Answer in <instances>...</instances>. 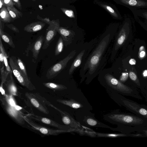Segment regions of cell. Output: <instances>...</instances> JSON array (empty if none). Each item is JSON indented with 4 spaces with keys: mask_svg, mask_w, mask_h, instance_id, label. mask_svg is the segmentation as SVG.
<instances>
[{
    "mask_svg": "<svg viewBox=\"0 0 147 147\" xmlns=\"http://www.w3.org/2000/svg\"><path fill=\"white\" fill-rule=\"evenodd\" d=\"M114 36L110 33L102 34L91 53L85 57L80 71L81 80L86 78L89 82L102 71L106 61L103 56Z\"/></svg>",
    "mask_w": 147,
    "mask_h": 147,
    "instance_id": "1",
    "label": "cell"
},
{
    "mask_svg": "<svg viewBox=\"0 0 147 147\" xmlns=\"http://www.w3.org/2000/svg\"><path fill=\"white\" fill-rule=\"evenodd\" d=\"M132 20L130 16L125 18L124 22L116 37L111 51L110 61L114 59L119 49L124 45L132 33Z\"/></svg>",
    "mask_w": 147,
    "mask_h": 147,
    "instance_id": "2",
    "label": "cell"
},
{
    "mask_svg": "<svg viewBox=\"0 0 147 147\" xmlns=\"http://www.w3.org/2000/svg\"><path fill=\"white\" fill-rule=\"evenodd\" d=\"M98 80L102 84L125 94H131L133 90L115 78L108 70L104 69L99 74Z\"/></svg>",
    "mask_w": 147,
    "mask_h": 147,
    "instance_id": "3",
    "label": "cell"
},
{
    "mask_svg": "<svg viewBox=\"0 0 147 147\" xmlns=\"http://www.w3.org/2000/svg\"><path fill=\"white\" fill-rule=\"evenodd\" d=\"M0 100L4 108L9 116L19 124H24L25 121L24 116L17 108L11 96L4 94L3 96L1 97Z\"/></svg>",
    "mask_w": 147,
    "mask_h": 147,
    "instance_id": "4",
    "label": "cell"
},
{
    "mask_svg": "<svg viewBox=\"0 0 147 147\" xmlns=\"http://www.w3.org/2000/svg\"><path fill=\"white\" fill-rule=\"evenodd\" d=\"M37 18L40 20L45 22L49 25L44 37V40L42 49H47L53 41L58 32V29L60 27L59 19L51 20L48 18H42L38 15Z\"/></svg>",
    "mask_w": 147,
    "mask_h": 147,
    "instance_id": "5",
    "label": "cell"
},
{
    "mask_svg": "<svg viewBox=\"0 0 147 147\" xmlns=\"http://www.w3.org/2000/svg\"><path fill=\"white\" fill-rule=\"evenodd\" d=\"M16 57L11 56L9 58V64L12 73L19 83L30 91L36 89L35 86L29 78H27L19 68L16 59Z\"/></svg>",
    "mask_w": 147,
    "mask_h": 147,
    "instance_id": "6",
    "label": "cell"
},
{
    "mask_svg": "<svg viewBox=\"0 0 147 147\" xmlns=\"http://www.w3.org/2000/svg\"><path fill=\"white\" fill-rule=\"evenodd\" d=\"M76 53V50L73 51L63 59L50 67L47 72L46 77L48 79H51L56 76L66 67Z\"/></svg>",
    "mask_w": 147,
    "mask_h": 147,
    "instance_id": "7",
    "label": "cell"
},
{
    "mask_svg": "<svg viewBox=\"0 0 147 147\" xmlns=\"http://www.w3.org/2000/svg\"><path fill=\"white\" fill-rule=\"evenodd\" d=\"M25 95L31 104L36 109L45 114L49 113L45 102L46 98L38 93L27 92L25 93Z\"/></svg>",
    "mask_w": 147,
    "mask_h": 147,
    "instance_id": "8",
    "label": "cell"
},
{
    "mask_svg": "<svg viewBox=\"0 0 147 147\" xmlns=\"http://www.w3.org/2000/svg\"><path fill=\"white\" fill-rule=\"evenodd\" d=\"M112 121L128 124H139L142 123L143 120L133 116L123 114H113L108 116Z\"/></svg>",
    "mask_w": 147,
    "mask_h": 147,
    "instance_id": "9",
    "label": "cell"
},
{
    "mask_svg": "<svg viewBox=\"0 0 147 147\" xmlns=\"http://www.w3.org/2000/svg\"><path fill=\"white\" fill-rule=\"evenodd\" d=\"M24 118L32 127L39 131L41 134L47 135H57L66 130L60 129H54L38 125L33 122L30 119L24 116Z\"/></svg>",
    "mask_w": 147,
    "mask_h": 147,
    "instance_id": "10",
    "label": "cell"
},
{
    "mask_svg": "<svg viewBox=\"0 0 147 147\" xmlns=\"http://www.w3.org/2000/svg\"><path fill=\"white\" fill-rule=\"evenodd\" d=\"M130 10L147 9V0H118Z\"/></svg>",
    "mask_w": 147,
    "mask_h": 147,
    "instance_id": "11",
    "label": "cell"
},
{
    "mask_svg": "<svg viewBox=\"0 0 147 147\" xmlns=\"http://www.w3.org/2000/svg\"><path fill=\"white\" fill-rule=\"evenodd\" d=\"M130 10L135 20L147 30V9Z\"/></svg>",
    "mask_w": 147,
    "mask_h": 147,
    "instance_id": "12",
    "label": "cell"
},
{
    "mask_svg": "<svg viewBox=\"0 0 147 147\" xmlns=\"http://www.w3.org/2000/svg\"><path fill=\"white\" fill-rule=\"evenodd\" d=\"M44 40V37L42 35H40L31 44L30 50L32 53V61L34 63L37 61L40 51L42 47Z\"/></svg>",
    "mask_w": 147,
    "mask_h": 147,
    "instance_id": "13",
    "label": "cell"
},
{
    "mask_svg": "<svg viewBox=\"0 0 147 147\" xmlns=\"http://www.w3.org/2000/svg\"><path fill=\"white\" fill-rule=\"evenodd\" d=\"M30 118L43 123L57 128L58 129L65 130L66 127L50 119L35 115H30Z\"/></svg>",
    "mask_w": 147,
    "mask_h": 147,
    "instance_id": "14",
    "label": "cell"
},
{
    "mask_svg": "<svg viewBox=\"0 0 147 147\" xmlns=\"http://www.w3.org/2000/svg\"><path fill=\"white\" fill-rule=\"evenodd\" d=\"M58 32L62 37L65 46L71 43L74 36V33L71 30L60 26L58 29Z\"/></svg>",
    "mask_w": 147,
    "mask_h": 147,
    "instance_id": "15",
    "label": "cell"
},
{
    "mask_svg": "<svg viewBox=\"0 0 147 147\" xmlns=\"http://www.w3.org/2000/svg\"><path fill=\"white\" fill-rule=\"evenodd\" d=\"M87 50L84 49L81 51L76 56L72 62L69 71V75L72 74L75 70L82 63L85 56L86 54Z\"/></svg>",
    "mask_w": 147,
    "mask_h": 147,
    "instance_id": "16",
    "label": "cell"
},
{
    "mask_svg": "<svg viewBox=\"0 0 147 147\" xmlns=\"http://www.w3.org/2000/svg\"><path fill=\"white\" fill-rule=\"evenodd\" d=\"M12 72L9 73L10 79L6 80L4 84L6 88L7 92L10 95L18 96V90L12 76Z\"/></svg>",
    "mask_w": 147,
    "mask_h": 147,
    "instance_id": "17",
    "label": "cell"
},
{
    "mask_svg": "<svg viewBox=\"0 0 147 147\" xmlns=\"http://www.w3.org/2000/svg\"><path fill=\"white\" fill-rule=\"evenodd\" d=\"M45 25L46 23L42 21L34 22L26 25L24 30L28 32H35L41 30Z\"/></svg>",
    "mask_w": 147,
    "mask_h": 147,
    "instance_id": "18",
    "label": "cell"
},
{
    "mask_svg": "<svg viewBox=\"0 0 147 147\" xmlns=\"http://www.w3.org/2000/svg\"><path fill=\"white\" fill-rule=\"evenodd\" d=\"M0 19L2 22L9 23L13 21L7 7L3 6L0 9Z\"/></svg>",
    "mask_w": 147,
    "mask_h": 147,
    "instance_id": "19",
    "label": "cell"
},
{
    "mask_svg": "<svg viewBox=\"0 0 147 147\" xmlns=\"http://www.w3.org/2000/svg\"><path fill=\"white\" fill-rule=\"evenodd\" d=\"M3 29L0 28V37L11 47L14 48L15 46L11 37L8 34L3 31Z\"/></svg>",
    "mask_w": 147,
    "mask_h": 147,
    "instance_id": "20",
    "label": "cell"
},
{
    "mask_svg": "<svg viewBox=\"0 0 147 147\" xmlns=\"http://www.w3.org/2000/svg\"><path fill=\"white\" fill-rule=\"evenodd\" d=\"M6 7L13 21L22 17L23 16L22 13L16 9L14 5Z\"/></svg>",
    "mask_w": 147,
    "mask_h": 147,
    "instance_id": "21",
    "label": "cell"
},
{
    "mask_svg": "<svg viewBox=\"0 0 147 147\" xmlns=\"http://www.w3.org/2000/svg\"><path fill=\"white\" fill-rule=\"evenodd\" d=\"M43 84L46 88L54 90H62L67 88V87L63 85L53 82L43 83Z\"/></svg>",
    "mask_w": 147,
    "mask_h": 147,
    "instance_id": "22",
    "label": "cell"
},
{
    "mask_svg": "<svg viewBox=\"0 0 147 147\" xmlns=\"http://www.w3.org/2000/svg\"><path fill=\"white\" fill-rule=\"evenodd\" d=\"M0 50L2 51L3 54L4 65L6 70L9 73L12 72L8 61V56L3 46L1 37H0Z\"/></svg>",
    "mask_w": 147,
    "mask_h": 147,
    "instance_id": "23",
    "label": "cell"
},
{
    "mask_svg": "<svg viewBox=\"0 0 147 147\" xmlns=\"http://www.w3.org/2000/svg\"><path fill=\"white\" fill-rule=\"evenodd\" d=\"M56 101L59 103L69 106L74 109H78L81 107V105L80 104L75 101L61 99H57Z\"/></svg>",
    "mask_w": 147,
    "mask_h": 147,
    "instance_id": "24",
    "label": "cell"
},
{
    "mask_svg": "<svg viewBox=\"0 0 147 147\" xmlns=\"http://www.w3.org/2000/svg\"><path fill=\"white\" fill-rule=\"evenodd\" d=\"M64 43L63 39L61 36L59 37L57 42L55 51V55L57 56L63 51Z\"/></svg>",
    "mask_w": 147,
    "mask_h": 147,
    "instance_id": "25",
    "label": "cell"
},
{
    "mask_svg": "<svg viewBox=\"0 0 147 147\" xmlns=\"http://www.w3.org/2000/svg\"><path fill=\"white\" fill-rule=\"evenodd\" d=\"M0 68L1 80L0 87H2L3 84L7 80V78L9 73L6 70L5 65L0 67Z\"/></svg>",
    "mask_w": 147,
    "mask_h": 147,
    "instance_id": "26",
    "label": "cell"
},
{
    "mask_svg": "<svg viewBox=\"0 0 147 147\" xmlns=\"http://www.w3.org/2000/svg\"><path fill=\"white\" fill-rule=\"evenodd\" d=\"M16 60L18 65L25 76L28 78H29L26 69L25 65L21 59L19 57H16Z\"/></svg>",
    "mask_w": 147,
    "mask_h": 147,
    "instance_id": "27",
    "label": "cell"
},
{
    "mask_svg": "<svg viewBox=\"0 0 147 147\" xmlns=\"http://www.w3.org/2000/svg\"><path fill=\"white\" fill-rule=\"evenodd\" d=\"M101 5L109 11L112 15L115 18L117 19L119 18V17L121 18V17L119 16L117 12L111 7L104 4H101Z\"/></svg>",
    "mask_w": 147,
    "mask_h": 147,
    "instance_id": "28",
    "label": "cell"
},
{
    "mask_svg": "<svg viewBox=\"0 0 147 147\" xmlns=\"http://www.w3.org/2000/svg\"><path fill=\"white\" fill-rule=\"evenodd\" d=\"M125 135L120 134H98V136L99 137H109V138H116L117 137L124 136Z\"/></svg>",
    "mask_w": 147,
    "mask_h": 147,
    "instance_id": "29",
    "label": "cell"
},
{
    "mask_svg": "<svg viewBox=\"0 0 147 147\" xmlns=\"http://www.w3.org/2000/svg\"><path fill=\"white\" fill-rule=\"evenodd\" d=\"M14 5L12 0H0V9L3 6H11Z\"/></svg>",
    "mask_w": 147,
    "mask_h": 147,
    "instance_id": "30",
    "label": "cell"
},
{
    "mask_svg": "<svg viewBox=\"0 0 147 147\" xmlns=\"http://www.w3.org/2000/svg\"><path fill=\"white\" fill-rule=\"evenodd\" d=\"M62 11L66 16L70 18H74L75 16L73 11L70 9L64 8H61Z\"/></svg>",
    "mask_w": 147,
    "mask_h": 147,
    "instance_id": "31",
    "label": "cell"
},
{
    "mask_svg": "<svg viewBox=\"0 0 147 147\" xmlns=\"http://www.w3.org/2000/svg\"><path fill=\"white\" fill-rule=\"evenodd\" d=\"M129 76L130 78L137 85L140 86L139 80L136 74L134 72L130 71L129 73Z\"/></svg>",
    "mask_w": 147,
    "mask_h": 147,
    "instance_id": "32",
    "label": "cell"
},
{
    "mask_svg": "<svg viewBox=\"0 0 147 147\" xmlns=\"http://www.w3.org/2000/svg\"><path fill=\"white\" fill-rule=\"evenodd\" d=\"M139 57L140 59H143L145 57L146 55V52L144 47L141 46L140 48L139 53Z\"/></svg>",
    "mask_w": 147,
    "mask_h": 147,
    "instance_id": "33",
    "label": "cell"
},
{
    "mask_svg": "<svg viewBox=\"0 0 147 147\" xmlns=\"http://www.w3.org/2000/svg\"><path fill=\"white\" fill-rule=\"evenodd\" d=\"M13 32L16 33H19V30L18 28L12 24L6 25Z\"/></svg>",
    "mask_w": 147,
    "mask_h": 147,
    "instance_id": "34",
    "label": "cell"
},
{
    "mask_svg": "<svg viewBox=\"0 0 147 147\" xmlns=\"http://www.w3.org/2000/svg\"><path fill=\"white\" fill-rule=\"evenodd\" d=\"M86 122L89 125L91 126H94L97 124V121L91 118L88 119L86 120Z\"/></svg>",
    "mask_w": 147,
    "mask_h": 147,
    "instance_id": "35",
    "label": "cell"
},
{
    "mask_svg": "<svg viewBox=\"0 0 147 147\" xmlns=\"http://www.w3.org/2000/svg\"><path fill=\"white\" fill-rule=\"evenodd\" d=\"M14 5L16 6L19 9L22 10V6L20 0H12Z\"/></svg>",
    "mask_w": 147,
    "mask_h": 147,
    "instance_id": "36",
    "label": "cell"
},
{
    "mask_svg": "<svg viewBox=\"0 0 147 147\" xmlns=\"http://www.w3.org/2000/svg\"><path fill=\"white\" fill-rule=\"evenodd\" d=\"M4 65L3 54L0 50V68Z\"/></svg>",
    "mask_w": 147,
    "mask_h": 147,
    "instance_id": "37",
    "label": "cell"
},
{
    "mask_svg": "<svg viewBox=\"0 0 147 147\" xmlns=\"http://www.w3.org/2000/svg\"><path fill=\"white\" fill-rule=\"evenodd\" d=\"M31 44L32 43H29L28 47L27 48L25 51L26 55L27 56H28L29 51V50L31 49Z\"/></svg>",
    "mask_w": 147,
    "mask_h": 147,
    "instance_id": "38",
    "label": "cell"
},
{
    "mask_svg": "<svg viewBox=\"0 0 147 147\" xmlns=\"http://www.w3.org/2000/svg\"><path fill=\"white\" fill-rule=\"evenodd\" d=\"M144 76H147V70H145L144 71L143 73Z\"/></svg>",
    "mask_w": 147,
    "mask_h": 147,
    "instance_id": "39",
    "label": "cell"
},
{
    "mask_svg": "<svg viewBox=\"0 0 147 147\" xmlns=\"http://www.w3.org/2000/svg\"><path fill=\"white\" fill-rule=\"evenodd\" d=\"M31 0L33 1H36V0Z\"/></svg>",
    "mask_w": 147,
    "mask_h": 147,
    "instance_id": "40",
    "label": "cell"
}]
</instances>
